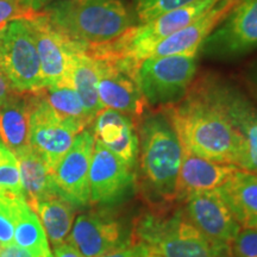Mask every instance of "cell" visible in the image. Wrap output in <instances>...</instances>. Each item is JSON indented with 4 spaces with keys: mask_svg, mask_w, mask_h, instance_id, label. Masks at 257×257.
I'll use <instances>...</instances> for the list:
<instances>
[{
    "mask_svg": "<svg viewBox=\"0 0 257 257\" xmlns=\"http://www.w3.org/2000/svg\"><path fill=\"white\" fill-rule=\"evenodd\" d=\"M163 110L184 149L204 159L249 170L243 138L220 108L195 86L181 101Z\"/></svg>",
    "mask_w": 257,
    "mask_h": 257,
    "instance_id": "obj_1",
    "label": "cell"
},
{
    "mask_svg": "<svg viewBox=\"0 0 257 257\" xmlns=\"http://www.w3.org/2000/svg\"><path fill=\"white\" fill-rule=\"evenodd\" d=\"M140 182L154 206L175 201L184 147L165 110L144 112L137 127Z\"/></svg>",
    "mask_w": 257,
    "mask_h": 257,
    "instance_id": "obj_2",
    "label": "cell"
},
{
    "mask_svg": "<svg viewBox=\"0 0 257 257\" xmlns=\"http://www.w3.org/2000/svg\"><path fill=\"white\" fill-rule=\"evenodd\" d=\"M42 12L64 36L86 48L110 44L138 24L123 0H54Z\"/></svg>",
    "mask_w": 257,
    "mask_h": 257,
    "instance_id": "obj_3",
    "label": "cell"
},
{
    "mask_svg": "<svg viewBox=\"0 0 257 257\" xmlns=\"http://www.w3.org/2000/svg\"><path fill=\"white\" fill-rule=\"evenodd\" d=\"M133 236L155 257H231L230 244L202 233L184 210L146 212L135 223Z\"/></svg>",
    "mask_w": 257,
    "mask_h": 257,
    "instance_id": "obj_4",
    "label": "cell"
},
{
    "mask_svg": "<svg viewBox=\"0 0 257 257\" xmlns=\"http://www.w3.org/2000/svg\"><path fill=\"white\" fill-rule=\"evenodd\" d=\"M199 55L148 56L135 63L134 76L147 105L169 107L178 104L193 87Z\"/></svg>",
    "mask_w": 257,
    "mask_h": 257,
    "instance_id": "obj_5",
    "label": "cell"
},
{
    "mask_svg": "<svg viewBox=\"0 0 257 257\" xmlns=\"http://www.w3.org/2000/svg\"><path fill=\"white\" fill-rule=\"evenodd\" d=\"M0 70L16 93L44 89L41 62L28 18L16 19L0 29Z\"/></svg>",
    "mask_w": 257,
    "mask_h": 257,
    "instance_id": "obj_6",
    "label": "cell"
},
{
    "mask_svg": "<svg viewBox=\"0 0 257 257\" xmlns=\"http://www.w3.org/2000/svg\"><path fill=\"white\" fill-rule=\"evenodd\" d=\"M257 50V0H237L202 42L199 57L232 61Z\"/></svg>",
    "mask_w": 257,
    "mask_h": 257,
    "instance_id": "obj_7",
    "label": "cell"
},
{
    "mask_svg": "<svg viewBox=\"0 0 257 257\" xmlns=\"http://www.w3.org/2000/svg\"><path fill=\"white\" fill-rule=\"evenodd\" d=\"M133 229L111 208L91 210L74 220L68 242L83 257H99L133 242Z\"/></svg>",
    "mask_w": 257,
    "mask_h": 257,
    "instance_id": "obj_8",
    "label": "cell"
},
{
    "mask_svg": "<svg viewBox=\"0 0 257 257\" xmlns=\"http://www.w3.org/2000/svg\"><path fill=\"white\" fill-rule=\"evenodd\" d=\"M226 115L245 143L249 172L257 174V107L240 89L226 80L207 75L195 85Z\"/></svg>",
    "mask_w": 257,
    "mask_h": 257,
    "instance_id": "obj_9",
    "label": "cell"
},
{
    "mask_svg": "<svg viewBox=\"0 0 257 257\" xmlns=\"http://www.w3.org/2000/svg\"><path fill=\"white\" fill-rule=\"evenodd\" d=\"M98 67V94L104 108H112L130 115L135 120L146 112L147 102L134 76V68L126 61L87 50Z\"/></svg>",
    "mask_w": 257,
    "mask_h": 257,
    "instance_id": "obj_10",
    "label": "cell"
},
{
    "mask_svg": "<svg viewBox=\"0 0 257 257\" xmlns=\"http://www.w3.org/2000/svg\"><path fill=\"white\" fill-rule=\"evenodd\" d=\"M28 95L30 111L29 144L54 170L80 133L61 119L42 91L28 93Z\"/></svg>",
    "mask_w": 257,
    "mask_h": 257,
    "instance_id": "obj_11",
    "label": "cell"
},
{
    "mask_svg": "<svg viewBox=\"0 0 257 257\" xmlns=\"http://www.w3.org/2000/svg\"><path fill=\"white\" fill-rule=\"evenodd\" d=\"M40 57L44 88L72 85L73 55L79 43L66 37L50 23L43 12H35L28 18Z\"/></svg>",
    "mask_w": 257,
    "mask_h": 257,
    "instance_id": "obj_12",
    "label": "cell"
},
{
    "mask_svg": "<svg viewBox=\"0 0 257 257\" xmlns=\"http://www.w3.org/2000/svg\"><path fill=\"white\" fill-rule=\"evenodd\" d=\"M136 172L95 140L89 168V200L98 206H113L136 188Z\"/></svg>",
    "mask_w": 257,
    "mask_h": 257,
    "instance_id": "obj_13",
    "label": "cell"
},
{
    "mask_svg": "<svg viewBox=\"0 0 257 257\" xmlns=\"http://www.w3.org/2000/svg\"><path fill=\"white\" fill-rule=\"evenodd\" d=\"M95 144L92 127L76 135L75 140L54 169L60 195L75 208L91 204L89 200V168Z\"/></svg>",
    "mask_w": 257,
    "mask_h": 257,
    "instance_id": "obj_14",
    "label": "cell"
},
{
    "mask_svg": "<svg viewBox=\"0 0 257 257\" xmlns=\"http://www.w3.org/2000/svg\"><path fill=\"white\" fill-rule=\"evenodd\" d=\"M184 202L187 219L212 239L230 244L242 229L217 189L194 193Z\"/></svg>",
    "mask_w": 257,
    "mask_h": 257,
    "instance_id": "obj_15",
    "label": "cell"
},
{
    "mask_svg": "<svg viewBox=\"0 0 257 257\" xmlns=\"http://www.w3.org/2000/svg\"><path fill=\"white\" fill-rule=\"evenodd\" d=\"M95 140L115 154L127 167L136 170L140 154L136 120L112 108H104L91 125Z\"/></svg>",
    "mask_w": 257,
    "mask_h": 257,
    "instance_id": "obj_16",
    "label": "cell"
},
{
    "mask_svg": "<svg viewBox=\"0 0 257 257\" xmlns=\"http://www.w3.org/2000/svg\"><path fill=\"white\" fill-rule=\"evenodd\" d=\"M238 167L197 156L184 149L175 201L184 202L189 195L221 187Z\"/></svg>",
    "mask_w": 257,
    "mask_h": 257,
    "instance_id": "obj_17",
    "label": "cell"
},
{
    "mask_svg": "<svg viewBox=\"0 0 257 257\" xmlns=\"http://www.w3.org/2000/svg\"><path fill=\"white\" fill-rule=\"evenodd\" d=\"M236 2L237 0H219L206 14L202 15L188 27L181 29L156 44L147 57L180 55V54H186V55L198 54L199 55V49L202 42L219 24V22Z\"/></svg>",
    "mask_w": 257,
    "mask_h": 257,
    "instance_id": "obj_18",
    "label": "cell"
},
{
    "mask_svg": "<svg viewBox=\"0 0 257 257\" xmlns=\"http://www.w3.org/2000/svg\"><path fill=\"white\" fill-rule=\"evenodd\" d=\"M240 227H257V174L238 168L217 189Z\"/></svg>",
    "mask_w": 257,
    "mask_h": 257,
    "instance_id": "obj_19",
    "label": "cell"
},
{
    "mask_svg": "<svg viewBox=\"0 0 257 257\" xmlns=\"http://www.w3.org/2000/svg\"><path fill=\"white\" fill-rule=\"evenodd\" d=\"M16 157L18 160L22 185L28 202L61 197L55 184L54 170L40 154L29 147Z\"/></svg>",
    "mask_w": 257,
    "mask_h": 257,
    "instance_id": "obj_20",
    "label": "cell"
},
{
    "mask_svg": "<svg viewBox=\"0 0 257 257\" xmlns=\"http://www.w3.org/2000/svg\"><path fill=\"white\" fill-rule=\"evenodd\" d=\"M29 95L14 93L0 106V142L16 156L30 147Z\"/></svg>",
    "mask_w": 257,
    "mask_h": 257,
    "instance_id": "obj_21",
    "label": "cell"
},
{
    "mask_svg": "<svg viewBox=\"0 0 257 257\" xmlns=\"http://www.w3.org/2000/svg\"><path fill=\"white\" fill-rule=\"evenodd\" d=\"M98 79L95 59L88 53L85 46L79 44L73 55L70 80L81 99L86 113L92 121L99 112L104 110L98 94Z\"/></svg>",
    "mask_w": 257,
    "mask_h": 257,
    "instance_id": "obj_22",
    "label": "cell"
},
{
    "mask_svg": "<svg viewBox=\"0 0 257 257\" xmlns=\"http://www.w3.org/2000/svg\"><path fill=\"white\" fill-rule=\"evenodd\" d=\"M28 204L40 218L53 248L67 242L75 220V207L70 202L62 197H56Z\"/></svg>",
    "mask_w": 257,
    "mask_h": 257,
    "instance_id": "obj_23",
    "label": "cell"
},
{
    "mask_svg": "<svg viewBox=\"0 0 257 257\" xmlns=\"http://www.w3.org/2000/svg\"><path fill=\"white\" fill-rule=\"evenodd\" d=\"M14 242L40 257H53L49 240L40 218L25 198H21L18 202Z\"/></svg>",
    "mask_w": 257,
    "mask_h": 257,
    "instance_id": "obj_24",
    "label": "cell"
},
{
    "mask_svg": "<svg viewBox=\"0 0 257 257\" xmlns=\"http://www.w3.org/2000/svg\"><path fill=\"white\" fill-rule=\"evenodd\" d=\"M42 93L61 119L78 133L92 125L93 121L86 113L81 99L73 85L50 86L44 88Z\"/></svg>",
    "mask_w": 257,
    "mask_h": 257,
    "instance_id": "obj_25",
    "label": "cell"
},
{
    "mask_svg": "<svg viewBox=\"0 0 257 257\" xmlns=\"http://www.w3.org/2000/svg\"><path fill=\"white\" fill-rule=\"evenodd\" d=\"M0 194L24 197L17 157L0 142Z\"/></svg>",
    "mask_w": 257,
    "mask_h": 257,
    "instance_id": "obj_26",
    "label": "cell"
},
{
    "mask_svg": "<svg viewBox=\"0 0 257 257\" xmlns=\"http://www.w3.org/2000/svg\"><path fill=\"white\" fill-rule=\"evenodd\" d=\"M198 0H133V9L138 23L150 21L172 10L187 6Z\"/></svg>",
    "mask_w": 257,
    "mask_h": 257,
    "instance_id": "obj_27",
    "label": "cell"
},
{
    "mask_svg": "<svg viewBox=\"0 0 257 257\" xmlns=\"http://www.w3.org/2000/svg\"><path fill=\"white\" fill-rule=\"evenodd\" d=\"M24 197L0 194V246L14 243L19 199Z\"/></svg>",
    "mask_w": 257,
    "mask_h": 257,
    "instance_id": "obj_28",
    "label": "cell"
},
{
    "mask_svg": "<svg viewBox=\"0 0 257 257\" xmlns=\"http://www.w3.org/2000/svg\"><path fill=\"white\" fill-rule=\"evenodd\" d=\"M231 257H257V227L240 229L230 243Z\"/></svg>",
    "mask_w": 257,
    "mask_h": 257,
    "instance_id": "obj_29",
    "label": "cell"
},
{
    "mask_svg": "<svg viewBox=\"0 0 257 257\" xmlns=\"http://www.w3.org/2000/svg\"><path fill=\"white\" fill-rule=\"evenodd\" d=\"M35 12L24 9L17 0H0V29L16 19L29 18Z\"/></svg>",
    "mask_w": 257,
    "mask_h": 257,
    "instance_id": "obj_30",
    "label": "cell"
},
{
    "mask_svg": "<svg viewBox=\"0 0 257 257\" xmlns=\"http://www.w3.org/2000/svg\"><path fill=\"white\" fill-rule=\"evenodd\" d=\"M99 257H155L148 249V246L144 245L143 243L138 242L136 239H133L128 245L124 246V248L114 250L105 255Z\"/></svg>",
    "mask_w": 257,
    "mask_h": 257,
    "instance_id": "obj_31",
    "label": "cell"
},
{
    "mask_svg": "<svg viewBox=\"0 0 257 257\" xmlns=\"http://www.w3.org/2000/svg\"><path fill=\"white\" fill-rule=\"evenodd\" d=\"M0 257H40L27 249L21 248L17 244L12 243L10 245L0 246Z\"/></svg>",
    "mask_w": 257,
    "mask_h": 257,
    "instance_id": "obj_32",
    "label": "cell"
},
{
    "mask_svg": "<svg viewBox=\"0 0 257 257\" xmlns=\"http://www.w3.org/2000/svg\"><path fill=\"white\" fill-rule=\"evenodd\" d=\"M53 257H83L75 246L72 245L68 240L60 245L54 246Z\"/></svg>",
    "mask_w": 257,
    "mask_h": 257,
    "instance_id": "obj_33",
    "label": "cell"
},
{
    "mask_svg": "<svg viewBox=\"0 0 257 257\" xmlns=\"http://www.w3.org/2000/svg\"><path fill=\"white\" fill-rule=\"evenodd\" d=\"M24 9L31 12H41L54 0H17Z\"/></svg>",
    "mask_w": 257,
    "mask_h": 257,
    "instance_id": "obj_34",
    "label": "cell"
},
{
    "mask_svg": "<svg viewBox=\"0 0 257 257\" xmlns=\"http://www.w3.org/2000/svg\"><path fill=\"white\" fill-rule=\"evenodd\" d=\"M14 93L15 91L11 87V83L4 75V73L0 70V106L4 104Z\"/></svg>",
    "mask_w": 257,
    "mask_h": 257,
    "instance_id": "obj_35",
    "label": "cell"
},
{
    "mask_svg": "<svg viewBox=\"0 0 257 257\" xmlns=\"http://www.w3.org/2000/svg\"><path fill=\"white\" fill-rule=\"evenodd\" d=\"M246 79L253 91L257 93V60L253 61V63L249 67L248 72H246Z\"/></svg>",
    "mask_w": 257,
    "mask_h": 257,
    "instance_id": "obj_36",
    "label": "cell"
}]
</instances>
